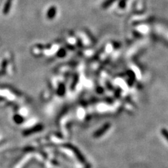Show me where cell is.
I'll list each match as a JSON object with an SVG mask.
<instances>
[{"mask_svg":"<svg viewBox=\"0 0 168 168\" xmlns=\"http://www.w3.org/2000/svg\"><path fill=\"white\" fill-rule=\"evenodd\" d=\"M111 127V124L110 123H105V124L103 125L102 128H100L97 131H96L94 134V137H101L102 135H103L106 132H107L109 130V129Z\"/></svg>","mask_w":168,"mask_h":168,"instance_id":"cell-1","label":"cell"},{"mask_svg":"<svg viewBox=\"0 0 168 168\" xmlns=\"http://www.w3.org/2000/svg\"><path fill=\"white\" fill-rule=\"evenodd\" d=\"M115 1V0H107V1H105V2L104 3V4H103V5H102V7L103 8H107V7H109V6H110V5H111L112 3H113Z\"/></svg>","mask_w":168,"mask_h":168,"instance_id":"cell-3","label":"cell"},{"mask_svg":"<svg viewBox=\"0 0 168 168\" xmlns=\"http://www.w3.org/2000/svg\"><path fill=\"white\" fill-rule=\"evenodd\" d=\"M160 132H161V134H162V136H163L168 142V130H167V129L162 128L160 130Z\"/></svg>","mask_w":168,"mask_h":168,"instance_id":"cell-2","label":"cell"}]
</instances>
